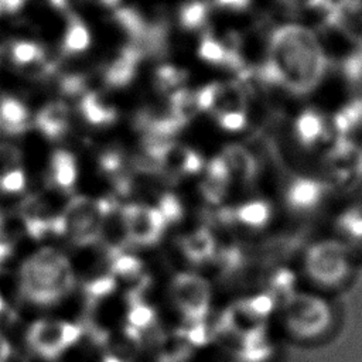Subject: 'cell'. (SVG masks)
<instances>
[{
  "mask_svg": "<svg viewBox=\"0 0 362 362\" xmlns=\"http://www.w3.org/2000/svg\"><path fill=\"white\" fill-rule=\"evenodd\" d=\"M269 57L279 72L300 81L314 79L325 59L317 34L307 25L296 23L283 24L272 33Z\"/></svg>",
  "mask_w": 362,
  "mask_h": 362,
  "instance_id": "6da1fadb",
  "label": "cell"
},
{
  "mask_svg": "<svg viewBox=\"0 0 362 362\" xmlns=\"http://www.w3.org/2000/svg\"><path fill=\"white\" fill-rule=\"evenodd\" d=\"M75 276L68 259L52 247H44L30 256L20 270V291L38 305H51L69 294Z\"/></svg>",
  "mask_w": 362,
  "mask_h": 362,
  "instance_id": "7a4b0ae2",
  "label": "cell"
},
{
  "mask_svg": "<svg viewBox=\"0 0 362 362\" xmlns=\"http://www.w3.org/2000/svg\"><path fill=\"white\" fill-rule=\"evenodd\" d=\"M103 198L76 195L68 201L52 222V233L66 235L76 246H89L99 240L103 218Z\"/></svg>",
  "mask_w": 362,
  "mask_h": 362,
  "instance_id": "3957f363",
  "label": "cell"
},
{
  "mask_svg": "<svg viewBox=\"0 0 362 362\" xmlns=\"http://www.w3.org/2000/svg\"><path fill=\"white\" fill-rule=\"evenodd\" d=\"M82 332L83 329L72 322L38 320L28 328L27 344L37 356L55 361L78 342Z\"/></svg>",
  "mask_w": 362,
  "mask_h": 362,
  "instance_id": "277c9868",
  "label": "cell"
},
{
  "mask_svg": "<svg viewBox=\"0 0 362 362\" xmlns=\"http://www.w3.org/2000/svg\"><path fill=\"white\" fill-rule=\"evenodd\" d=\"M123 216L130 243L140 246L156 245L167 226V222L157 208L143 204L124 205Z\"/></svg>",
  "mask_w": 362,
  "mask_h": 362,
  "instance_id": "5b68a950",
  "label": "cell"
},
{
  "mask_svg": "<svg viewBox=\"0 0 362 362\" xmlns=\"http://www.w3.org/2000/svg\"><path fill=\"white\" fill-rule=\"evenodd\" d=\"M103 218L98 242H100L106 256L112 260L124 253L130 240L123 216V206H120L115 198H103Z\"/></svg>",
  "mask_w": 362,
  "mask_h": 362,
  "instance_id": "8992f818",
  "label": "cell"
},
{
  "mask_svg": "<svg viewBox=\"0 0 362 362\" xmlns=\"http://www.w3.org/2000/svg\"><path fill=\"white\" fill-rule=\"evenodd\" d=\"M175 304L187 318L199 317L206 305V287L204 281L192 274H178L171 286Z\"/></svg>",
  "mask_w": 362,
  "mask_h": 362,
  "instance_id": "52a82bcc",
  "label": "cell"
},
{
  "mask_svg": "<svg viewBox=\"0 0 362 362\" xmlns=\"http://www.w3.org/2000/svg\"><path fill=\"white\" fill-rule=\"evenodd\" d=\"M57 215L49 212V205L41 195H28L20 204V219L24 230L34 239H41L52 232V222Z\"/></svg>",
  "mask_w": 362,
  "mask_h": 362,
  "instance_id": "ba28073f",
  "label": "cell"
},
{
  "mask_svg": "<svg viewBox=\"0 0 362 362\" xmlns=\"http://www.w3.org/2000/svg\"><path fill=\"white\" fill-rule=\"evenodd\" d=\"M35 126L47 139H61L69 126L68 106L64 102L47 103L35 116Z\"/></svg>",
  "mask_w": 362,
  "mask_h": 362,
  "instance_id": "9c48e42d",
  "label": "cell"
},
{
  "mask_svg": "<svg viewBox=\"0 0 362 362\" xmlns=\"http://www.w3.org/2000/svg\"><path fill=\"white\" fill-rule=\"evenodd\" d=\"M49 178L62 191H71L74 188L78 178V168L72 153L66 150L54 151L49 161Z\"/></svg>",
  "mask_w": 362,
  "mask_h": 362,
  "instance_id": "30bf717a",
  "label": "cell"
},
{
  "mask_svg": "<svg viewBox=\"0 0 362 362\" xmlns=\"http://www.w3.org/2000/svg\"><path fill=\"white\" fill-rule=\"evenodd\" d=\"M79 110L83 119L93 126L112 124L117 117L116 107L93 92L85 93L82 96L79 102Z\"/></svg>",
  "mask_w": 362,
  "mask_h": 362,
  "instance_id": "8fae6325",
  "label": "cell"
},
{
  "mask_svg": "<svg viewBox=\"0 0 362 362\" xmlns=\"http://www.w3.org/2000/svg\"><path fill=\"white\" fill-rule=\"evenodd\" d=\"M28 110L18 99L6 96L0 100V126L8 133L24 132L28 126Z\"/></svg>",
  "mask_w": 362,
  "mask_h": 362,
  "instance_id": "7c38bea8",
  "label": "cell"
},
{
  "mask_svg": "<svg viewBox=\"0 0 362 362\" xmlns=\"http://www.w3.org/2000/svg\"><path fill=\"white\" fill-rule=\"evenodd\" d=\"M136 65H137V57L133 54H123L120 58H117L105 72V79L107 85L120 88L127 85L134 74H136Z\"/></svg>",
  "mask_w": 362,
  "mask_h": 362,
  "instance_id": "4fadbf2b",
  "label": "cell"
},
{
  "mask_svg": "<svg viewBox=\"0 0 362 362\" xmlns=\"http://www.w3.org/2000/svg\"><path fill=\"white\" fill-rule=\"evenodd\" d=\"M129 310L126 315L127 325L137 329L139 332L154 325L156 322V311L151 305H148L143 297L127 298Z\"/></svg>",
  "mask_w": 362,
  "mask_h": 362,
  "instance_id": "5bb4252c",
  "label": "cell"
},
{
  "mask_svg": "<svg viewBox=\"0 0 362 362\" xmlns=\"http://www.w3.org/2000/svg\"><path fill=\"white\" fill-rule=\"evenodd\" d=\"M112 274L113 276H120L122 279L126 280H140L144 277L143 274V263L132 255L122 253L112 259Z\"/></svg>",
  "mask_w": 362,
  "mask_h": 362,
  "instance_id": "9a60e30c",
  "label": "cell"
},
{
  "mask_svg": "<svg viewBox=\"0 0 362 362\" xmlns=\"http://www.w3.org/2000/svg\"><path fill=\"white\" fill-rule=\"evenodd\" d=\"M85 293L90 304H95L96 300L105 298L112 294L116 288V277L112 273L99 274L92 277L85 283Z\"/></svg>",
  "mask_w": 362,
  "mask_h": 362,
  "instance_id": "2e32d148",
  "label": "cell"
},
{
  "mask_svg": "<svg viewBox=\"0 0 362 362\" xmlns=\"http://www.w3.org/2000/svg\"><path fill=\"white\" fill-rule=\"evenodd\" d=\"M170 109L178 124L182 127L192 117L195 112V102L188 92L180 90L171 96Z\"/></svg>",
  "mask_w": 362,
  "mask_h": 362,
  "instance_id": "e0dca14e",
  "label": "cell"
},
{
  "mask_svg": "<svg viewBox=\"0 0 362 362\" xmlns=\"http://www.w3.org/2000/svg\"><path fill=\"white\" fill-rule=\"evenodd\" d=\"M184 253L191 259V260H201L204 256L208 255L211 242L206 233L204 232H195L187 238L182 239L181 242Z\"/></svg>",
  "mask_w": 362,
  "mask_h": 362,
  "instance_id": "ac0fdd59",
  "label": "cell"
},
{
  "mask_svg": "<svg viewBox=\"0 0 362 362\" xmlns=\"http://www.w3.org/2000/svg\"><path fill=\"white\" fill-rule=\"evenodd\" d=\"M41 58V49L28 41L16 42L11 47V61L20 66H28Z\"/></svg>",
  "mask_w": 362,
  "mask_h": 362,
  "instance_id": "d6986e66",
  "label": "cell"
},
{
  "mask_svg": "<svg viewBox=\"0 0 362 362\" xmlns=\"http://www.w3.org/2000/svg\"><path fill=\"white\" fill-rule=\"evenodd\" d=\"M89 44V33L88 28L83 24H72L69 25L65 40H64V47L69 52H79L83 51Z\"/></svg>",
  "mask_w": 362,
  "mask_h": 362,
  "instance_id": "ffe728a7",
  "label": "cell"
},
{
  "mask_svg": "<svg viewBox=\"0 0 362 362\" xmlns=\"http://www.w3.org/2000/svg\"><path fill=\"white\" fill-rule=\"evenodd\" d=\"M21 153L20 150L8 143H0V178L8 171L20 167Z\"/></svg>",
  "mask_w": 362,
  "mask_h": 362,
  "instance_id": "44dd1931",
  "label": "cell"
},
{
  "mask_svg": "<svg viewBox=\"0 0 362 362\" xmlns=\"http://www.w3.org/2000/svg\"><path fill=\"white\" fill-rule=\"evenodd\" d=\"M157 209L160 211V214L163 215V218H164V221L167 223L178 221L181 218V215H182V208L180 205V201L173 194L161 195V198L158 199Z\"/></svg>",
  "mask_w": 362,
  "mask_h": 362,
  "instance_id": "7402d4cb",
  "label": "cell"
},
{
  "mask_svg": "<svg viewBox=\"0 0 362 362\" xmlns=\"http://www.w3.org/2000/svg\"><path fill=\"white\" fill-rule=\"evenodd\" d=\"M25 188V175L21 167H17L0 178V191L7 194H17Z\"/></svg>",
  "mask_w": 362,
  "mask_h": 362,
  "instance_id": "603a6c76",
  "label": "cell"
},
{
  "mask_svg": "<svg viewBox=\"0 0 362 362\" xmlns=\"http://www.w3.org/2000/svg\"><path fill=\"white\" fill-rule=\"evenodd\" d=\"M180 82V74L168 66H163L157 72V85L160 89L167 90Z\"/></svg>",
  "mask_w": 362,
  "mask_h": 362,
  "instance_id": "cb8c5ba5",
  "label": "cell"
},
{
  "mask_svg": "<svg viewBox=\"0 0 362 362\" xmlns=\"http://www.w3.org/2000/svg\"><path fill=\"white\" fill-rule=\"evenodd\" d=\"M11 356V346L7 338L0 332V362H8Z\"/></svg>",
  "mask_w": 362,
  "mask_h": 362,
  "instance_id": "d4e9b609",
  "label": "cell"
},
{
  "mask_svg": "<svg viewBox=\"0 0 362 362\" xmlns=\"http://www.w3.org/2000/svg\"><path fill=\"white\" fill-rule=\"evenodd\" d=\"M13 243L4 239H0V266L7 260V257L11 255Z\"/></svg>",
  "mask_w": 362,
  "mask_h": 362,
  "instance_id": "484cf974",
  "label": "cell"
},
{
  "mask_svg": "<svg viewBox=\"0 0 362 362\" xmlns=\"http://www.w3.org/2000/svg\"><path fill=\"white\" fill-rule=\"evenodd\" d=\"M3 310H4V301H3V297L0 296V314L3 313Z\"/></svg>",
  "mask_w": 362,
  "mask_h": 362,
  "instance_id": "4316f807",
  "label": "cell"
}]
</instances>
